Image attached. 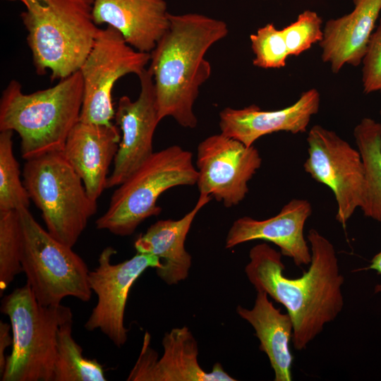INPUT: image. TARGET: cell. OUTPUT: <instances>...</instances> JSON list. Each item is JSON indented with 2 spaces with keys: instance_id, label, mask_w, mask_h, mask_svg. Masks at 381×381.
Returning <instances> with one entry per match:
<instances>
[{
  "instance_id": "25",
  "label": "cell",
  "mask_w": 381,
  "mask_h": 381,
  "mask_svg": "<svg viewBox=\"0 0 381 381\" xmlns=\"http://www.w3.org/2000/svg\"><path fill=\"white\" fill-rule=\"evenodd\" d=\"M22 228L18 210L0 211V295L23 272Z\"/></svg>"
},
{
  "instance_id": "29",
  "label": "cell",
  "mask_w": 381,
  "mask_h": 381,
  "mask_svg": "<svg viewBox=\"0 0 381 381\" xmlns=\"http://www.w3.org/2000/svg\"><path fill=\"white\" fill-rule=\"evenodd\" d=\"M11 329V324L0 321V375L2 374L6 363V350L13 344V336L10 334Z\"/></svg>"
},
{
  "instance_id": "15",
  "label": "cell",
  "mask_w": 381,
  "mask_h": 381,
  "mask_svg": "<svg viewBox=\"0 0 381 381\" xmlns=\"http://www.w3.org/2000/svg\"><path fill=\"white\" fill-rule=\"evenodd\" d=\"M312 213L309 201L293 199L275 216L258 220L243 217L234 222L226 235L225 248L231 249L254 240L272 243L282 255L301 267L311 262V250L304 237L305 224Z\"/></svg>"
},
{
  "instance_id": "11",
  "label": "cell",
  "mask_w": 381,
  "mask_h": 381,
  "mask_svg": "<svg viewBox=\"0 0 381 381\" xmlns=\"http://www.w3.org/2000/svg\"><path fill=\"white\" fill-rule=\"evenodd\" d=\"M116 250L106 247L100 253L96 268L90 271L88 282L97 302L85 324L88 331L99 329L117 347L128 339L124 313L131 287L149 267L159 268L161 261L154 255L137 253L118 264L111 263Z\"/></svg>"
},
{
  "instance_id": "24",
  "label": "cell",
  "mask_w": 381,
  "mask_h": 381,
  "mask_svg": "<svg viewBox=\"0 0 381 381\" xmlns=\"http://www.w3.org/2000/svg\"><path fill=\"white\" fill-rule=\"evenodd\" d=\"M13 132H0V211L28 208L30 201L13 154Z\"/></svg>"
},
{
  "instance_id": "16",
  "label": "cell",
  "mask_w": 381,
  "mask_h": 381,
  "mask_svg": "<svg viewBox=\"0 0 381 381\" xmlns=\"http://www.w3.org/2000/svg\"><path fill=\"white\" fill-rule=\"evenodd\" d=\"M320 104L318 90L311 88L295 103L278 110H262L255 104L242 109L226 107L219 113V126L222 134L250 147L260 137L273 133H305Z\"/></svg>"
},
{
  "instance_id": "14",
  "label": "cell",
  "mask_w": 381,
  "mask_h": 381,
  "mask_svg": "<svg viewBox=\"0 0 381 381\" xmlns=\"http://www.w3.org/2000/svg\"><path fill=\"white\" fill-rule=\"evenodd\" d=\"M150 335L146 332L138 358L131 370L128 381H234L236 379L216 363L210 372L199 365L198 346L190 330L186 326L165 333L162 339L164 353L158 358L150 346Z\"/></svg>"
},
{
  "instance_id": "22",
  "label": "cell",
  "mask_w": 381,
  "mask_h": 381,
  "mask_svg": "<svg viewBox=\"0 0 381 381\" xmlns=\"http://www.w3.org/2000/svg\"><path fill=\"white\" fill-rule=\"evenodd\" d=\"M353 136L364 166L365 183L360 208L381 225V124L363 118Z\"/></svg>"
},
{
  "instance_id": "1",
  "label": "cell",
  "mask_w": 381,
  "mask_h": 381,
  "mask_svg": "<svg viewBox=\"0 0 381 381\" xmlns=\"http://www.w3.org/2000/svg\"><path fill=\"white\" fill-rule=\"evenodd\" d=\"M307 239L311 262L301 277H286L282 253L266 243L250 250L245 267L256 291L265 292L286 309L293 322L291 341L298 351L306 349L344 307V277L333 244L315 229L309 230Z\"/></svg>"
},
{
  "instance_id": "7",
  "label": "cell",
  "mask_w": 381,
  "mask_h": 381,
  "mask_svg": "<svg viewBox=\"0 0 381 381\" xmlns=\"http://www.w3.org/2000/svg\"><path fill=\"white\" fill-rule=\"evenodd\" d=\"M23 181L30 200L42 212L47 231L73 248L97 212L83 180L61 151L25 160Z\"/></svg>"
},
{
  "instance_id": "17",
  "label": "cell",
  "mask_w": 381,
  "mask_h": 381,
  "mask_svg": "<svg viewBox=\"0 0 381 381\" xmlns=\"http://www.w3.org/2000/svg\"><path fill=\"white\" fill-rule=\"evenodd\" d=\"M121 138L116 125L79 121L61 151L94 200L97 201L107 188L109 169L117 153Z\"/></svg>"
},
{
  "instance_id": "19",
  "label": "cell",
  "mask_w": 381,
  "mask_h": 381,
  "mask_svg": "<svg viewBox=\"0 0 381 381\" xmlns=\"http://www.w3.org/2000/svg\"><path fill=\"white\" fill-rule=\"evenodd\" d=\"M346 15L328 20L319 42L322 60L337 73L346 64L359 66L381 12V0H353Z\"/></svg>"
},
{
  "instance_id": "26",
  "label": "cell",
  "mask_w": 381,
  "mask_h": 381,
  "mask_svg": "<svg viewBox=\"0 0 381 381\" xmlns=\"http://www.w3.org/2000/svg\"><path fill=\"white\" fill-rule=\"evenodd\" d=\"M251 49L255 55L253 66L262 68H280L289 56L282 30L273 23L266 24L250 35Z\"/></svg>"
},
{
  "instance_id": "32",
  "label": "cell",
  "mask_w": 381,
  "mask_h": 381,
  "mask_svg": "<svg viewBox=\"0 0 381 381\" xmlns=\"http://www.w3.org/2000/svg\"><path fill=\"white\" fill-rule=\"evenodd\" d=\"M380 116H381V109H380ZM380 124H381V122H380Z\"/></svg>"
},
{
  "instance_id": "9",
  "label": "cell",
  "mask_w": 381,
  "mask_h": 381,
  "mask_svg": "<svg viewBox=\"0 0 381 381\" xmlns=\"http://www.w3.org/2000/svg\"><path fill=\"white\" fill-rule=\"evenodd\" d=\"M150 61V53L129 45L117 30L107 25L99 29L91 51L80 68L83 99L80 115L83 122L112 124L115 111L112 89L126 74L140 75Z\"/></svg>"
},
{
  "instance_id": "4",
  "label": "cell",
  "mask_w": 381,
  "mask_h": 381,
  "mask_svg": "<svg viewBox=\"0 0 381 381\" xmlns=\"http://www.w3.org/2000/svg\"><path fill=\"white\" fill-rule=\"evenodd\" d=\"M92 0H45L30 3L20 17L36 72L50 71L52 80L79 71L100 28L92 16Z\"/></svg>"
},
{
  "instance_id": "6",
  "label": "cell",
  "mask_w": 381,
  "mask_h": 381,
  "mask_svg": "<svg viewBox=\"0 0 381 381\" xmlns=\"http://www.w3.org/2000/svg\"><path fill=\"white\" fill-rule=\"evenodd\" d=\"M198 178L190 151L171 145L154 152L117 186L96 227L114 235L130 236L146 219L160 214L162 208L157 202L164 192L176 186H194Z\"/></svg>"
},
{
  "instance_id": "3",
  "label": "cell",
  "mask_w": 381,
  "mask_h": 381,
  "mask_svg": "<svg viewBox=\"0 0 381 381\" xmlns=\"http://www.w3.org/2000/svg\"><path fill=\"white\" fill-rule=\"evenodd\" d=\"M83 81L80 71L54 86L25 94L20 83L12 80L0 99V131L16 132L25 159L62 151L80 120Z\"/></svg>"
},
{
  "instance_id": "23",
  "label": "cell",
  "mask_w": 381,
  "mask_h": 381,
  "mask_svg": "<svg viewBox=\"0 0 381 381\" xmlns=\"http://www.w3.org/2000/svg\"><path fill=\"white\" fill-rule=\"evenodd\" d=\"M73 319L64 322L56 335V353L52 381H106L103 366L84 357L72 334Z\"/></svg>"
},
{
  "instance_id": "2",
  "label": "cell",
  "mask_w": 381,
  "mask_h": 381,
  "mask_svg": "<svg viewBox=\"0 0 381 381\" xmlns=\"http://www.w3.org/2000/svg\"><path fill=\"white\" fill-rule=\"evenodd\" d=\"M169 27L150 53V71L160 121L197 126L193 106L212 68L205 56L228 32L223 20L199 13L169 15Z\"/></svg>"
},
{
  "instance_id": "12",
  "label": "cell",
  "mask_w": 381,
  "mask_h": 381,
  "mask_svg": "<svg viewBox=\"0 0 381 381\" xmlns=\"http://www.w3.org/2000/svg\"><path fill=\"white\" fill-rule=\"evenodd\" d=\"M261 164L259 151L253 145L248 147L222 133L214 134L198 146L196 185L200 193L231 207L246 198L248 182Z\"/></svg>"
},
{
  "instance_id": "20",
  "label": "cell",
  "mask_w": 381,
  "mask_h": 381,
  "mask_svg": "<svg viewBox=\"0 0 381 381\" xmlns=\"http://www.w3.org/2000/svg\"><path fill=\"white\" fill-rule=\"evenodd\" d=\"M212 199L208 195L200 193L195 205L184 217L177 220H159L135 240L137 253L159 258L161 267L156 272L166 284H176L188 276L192 258L185 248L186 238L198 212Z\"/></svg>"
},
{
  "instance_id": "5",
  "label": "cell",
  "mask_w": 381,
  "mask_h": 381,
  "mask_svg": "<svg viewBox=\"0 0 381 381\" xmlns=\"http://www.w3.org/2000/svg\"><path fill=\"white\" fill-rule=\"evenodd\" d=\"M1 312L11 325L13 344L2 381H52L59 327L73 319L69 307L44 306L28 283L1 300Z\"/></svg>"
},
{
  "instance_id": "28",
  "label": "cell",
  "mask_w": 381,
  "mask_h": 381,
  "mask_svg": "<svg viewBox=\"0 0 381 381\" xmlns=\"http://www.w3.org/2000/svg\"><path fill=\"white\" fill-rule=\"evenodd\" d=\"M362 64L363 92L381 91V18L370 37Z\"/></svg>"
},
{
  "instance_id": "13",
  "label": "cell",
  "mask_w": 381,
  "mask_h": 381,
  "mask_svg": "<svg viewBox=\"0 0 381 381\" xmlns=\"http://www.w3.org/2000/svg\"><path fill=\"white\" fill-rule=\"evenodd\" d=\"M138 78V97L132 101L128 96L121 97L115 111L116 123L122 134L107 188L119 186L154 153L153 135L161 121L153 78L149 68Z\"/></svg>"
},
{
  "instance_id": "30",
  "label": "cell",
  "mask_w": 381,
  "mask_h": 381,
  "mask_svg": "<svg viewBox=\"0 0 381 381\" xmlns=\"http://www.w3.org/2000/svg\"><path fill=\"white\" fill-rule=\"evenodd\" d=\"M367 269L375 270L378 274H381V250L377 253L371 260L370 265ZM381 292V283L375 287V293Z\"/></svg>"
},
{
  "instance_id": "8",
  "label": "cell",
  "mask_w": 381,
  "mask_h": 381,
  "mask_svg": "<svg viewBox=\"0 0 381 381\" xmlns=\"http://www.w3.org/2000/svg\"><path fill=\"white\" fill-rule=\"evenodd\" d=\"M18 211L23 272L39 303L59 306L68 296L89 301L92 291L88 282L90 270L85 261L71 247L44 230L28 208Z\"/></svg>"
},
{
  "instance_id": "10",
  "label": "cell",
  "mask_w": 381,
  "mask_h": 381,
  "mask_svg": "<svg viewBox=\"0 0 381 381\" xmlns=\"http://www.w3.org/2000/svg\"><path fill=\"white\" fill-rule=\"evenodd\" d=\"M308 156L304 171L334 193L336 219L345 226L361 206L365 183L364 166L358 150L335 132L315 125L307 136Z\"/></svg>"
},
{
  "instance_id": "31",
  "label": "cell",
  "mask_w": 381,
  "mask_h": 381,
  "mask_svg": "<svg viewBox=\"0 0 381 381\" xmlns=\"http://www.w3.org/2000/svg\"><path fill=\"white\" fill-rule=\"evenodd\" d=\"M5 1H20V2H22L24 6H27L28 4L30 3H35V2H44L45 0H5Z\"/></svg>"
},
{
  "instance_id": "27",
  "label": "cell",
  "mask_w": 381,
  "mask_h": 381,
  "mask_svg": "<svg viewBox=\"0 0 381 381\" xmlns=\"http://www.w3.org/2000/svg\"><path fill=\"white\" fill-rule=\"evenodd\" d=\"M322 20L313 11L306 10L296 20L283 28L282 33L289 56H298L320 42L323 37Z\"/></svg>"
},
{
  "instance_id": "18",
  "label": "cell",
  "mask_w": 381,
  "mask_h": 381,
  "mask_svg": "<svg viewBox=\"0 0 381 381\" xmlns=\"http://www.w3.org/2000/svg\"><path fill=\"white\" fill-rule=\"evenodd\" d=\"M98 25L111 26L133 48L151 53L169 27L164 0H92Z\"/></svg>"
},
{
  "instance_id": "21",
  "label": "cell",
  "mask_w": 381,
  "mask_h": 381,
  "mask_svg": "<svg viewBox=\"0 0 381 381\" xmlns=\"http://www.w3.org/2000/svg\"><path fill=\"white\" fill-rule=\"evenodd\" d=\"M236 312L254 328L260 350L267 355L274 370V380L291 381L294 356L289 348L293 334L290 315L276 308L263 291H257L252 309L238 306Z\"/></svg>"
}]
</instances>
